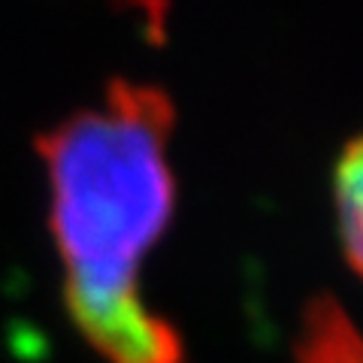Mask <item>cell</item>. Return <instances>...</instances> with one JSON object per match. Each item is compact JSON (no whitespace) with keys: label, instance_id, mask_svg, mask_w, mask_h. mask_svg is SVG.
I'll list each match as a JSON object with an SVG mask.
<instances>
[{"label":"cell","instance_id":"obj_2","mask_svg":"<svg viewBox=\"0 0 363 363\" xmlns=\"http://www.w3.org/2000/svg\"><path fill=\"white\" fill-rule=\"evenodd\" d=\"M297 363H363V333L333 300H318L306 312Z\"/></svg>","mask_w":363,"mask_h":363},{"label":"cell","instance_id":"obj_3","mask_svg":"<svg viewBox=\"0 0 363 363\" xmlns=\"http://www.w3.org/2000/svg\"><path fill=\"white\" fill-rule=\"evenodd\" d=\"M336 209L345 255L363 276V136L348 145L336 167Z\"/></svg>","mask_w":363,"mask_h":363},{"label":"cell","instance_id":"obj_1","mask_svg":"<svg viewBox=\"0 0 363 363\" xmlns=\"http://www.w3.org/2000/svg\"><path fill=\"white\" fill-rule=\"evenodd\" d=\"M173 106L152 85L116 82L40 140L49 227L76 330L109 363H182L185 348L140 288L173 215Z\"/></svg>","mask_w":363,"mask_h":363}]
</instances>
